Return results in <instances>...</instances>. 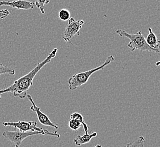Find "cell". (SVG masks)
Returning <instances> with one entry per match:
<instances>
[{
	"label": "cell",
	"mask_w": 160,
	"mask_h": 147,
	"mask_svg": "<svg viewBox=\"0 0 160 147\" xmlns=\"http://www.w3.org/2000/svg\"><path fill=\"white\" fill-rule=\"evenodd\" d=\"M58 51V48H54L46 59L39 63L30 72L19 78L18 79L16 80L9 87L0 90V93H12L14 97L25 98L27 96V91L33 84L34 78L46 64L49 63L52 59L55 57Z\"/></svg>",
	"instance_id": "1"
},
{
	"label": "cell",
	"mask_w": 160,
	"mask_h": 147,
	"mask_svg": "<svg viewBox=\"0 0 160 147\" xmlns=\"http://www.w3.org/2000/svg\"><path fill=\"white\" fill-rule=\"evenodd\" d=\"M68 21H69L66 26L62 37L65 43L69 42L72 44L71 41V39L75 35H80V30L85 22L83 20L76 21L74 18H70Z\"/></svg>",
	"instance_id": "6"
},
{
	"label": "cell",
	"mask_w": 160,
	"mask_h": 147,
	"mask_svg": "<svg viewBox=\"0 0 160 147\" xmlns=\"http://www.w3.org/2000/svg\"><path fill=\"white\" fill-rule=\"evenodd\" d=\"M2 125L5 127H12L15 129H18L19 131H39L42 132L44 135L52 136L56 138H59L60 136V134H58L57 132H51L47 130L38 127H37V123L35 121H30L25 122L19 121L17 122H3Z\"/></svg>",
	"instance_id": "4"
},
{
	"label": "cell",
	"mask_w": 160,
	"mask_h": 147,
	"mask_svg": "<svg viewBox=\"0 0 160 147\" xmlns=\"http://www.w3.org/2000/svg\"><path fill=\"white\" fill-rule=\"evenodd\" d=\"M49 3V0H36L35 2V5L40 10L42 14L45 13V5Z\"/></svg>",
	"instance_id": "12"
},
{
	"label": "cell",
	"mask_w": 160,
	"mask_h": 147,
	"mask_svg": "<svg viewBox=\"0 0 160 147\" xmlns=\"http://www.w3.org/2000/svg\"><path fill=\"white\" fill-rule=\"evenodd\" d=\"M116 32L120 36L125 37L129 39L130 41L128 44L127 46L131 52H134L135 50H139L140 52L146 51L154 52L153 49L151 48L147 44L144 36L142 34V31H139L135 34H129L123 30L117 29Z\"/></svg>",
	"instance_id": "3"
},
{
	"label": "cell",
	"mask_w": 160,
	"mask_h": 147,
	"mask_svg": "<svg viewBox=\"0 0 160 147\" xmlns=\"http://www.w3.org/2000/svg\"><path fill=\"white\" fill-rule=\"evenodd\" d=\"M35 2L26 0H16L13 1H0V6H9L12 8L19 10L33 9Z\"/></svg>",
	"instance_id": "8"
},
{
	"label": "cell",
	"mask_w": 160,
	"mask_h": 147,
	"mask_svg": "<svg viewBox=\"0 0 160 147\" xmlns=\"http://www.w3.org/2000/svg\"><path fill=\"white\" fill-rule=\"evenodd\" d=\"M160 64V62H158L157 63H156V64H157V66H158V64Z\"/></svg>",
	"instance_id": "19"
},
{
	"label": "cell",
	"mask_w": 160,
	"mask_h": 147,
	"mask_svg": "<svg viewBox=\"0 0 160 147\" xmlns=\"http://www.w3.org/2000/svg\"><path fill=\"white\" fill-rule=\"evenodd\" d=\"M144 143V138L142 136H140L137 140H136L135 141L127 143L124 147H143Z\"/></svg>",
	"instance_id": "11"
},
{
	"label": "cell",
	"mask_w": 160,
	"mask_h": 147,
	"mask_svg": "<svg viewBox=\"0 0 160 147\" xmlns=\"http://www.w3.org/2000/svg\"><path fill=\"white\" fill-rule=\"evenodd\" d=\"M71 17V13L69 11L65 9L60 10L59 12V18L62 21H68Z\"/></svg>",
	"instance_id": "13"
},
{
	"label": "cell",
	"mask_w": 160,
	"mask_h": 147,
	"mask_svg": "<svg viewBox=\"0 0 160 147\" xmlns=\"http://www.w3.org/2000/svg\"><path fill=\"white\" fill-rule=\"evenodd\" d=\"M16 130L14 129V131H6L2 134L3 137L12 143L15 147H20L22 141L28 137L34 135H44L42 132L39 131H16Z\"/></svg>",
	"instance_id": "5"
},
{
	"label": "cell",
	"mask_w": 160,
	"mask_h": 147,
	"mask_svg": "<svg viewBox=\"0 0 160 147\" xmlns=\"http://www.w3.org/2000/svg\"><path fill=\"white\" fill-rule=\"evenodd\" d=\"M10 12L8 9L0 10V19H3L9 16Z\"/></svg>",
	"instance_id": "17"
},
{
	"label": "cell",
	"mask_w": 160,
	"mask_h": 147,
	"mask_svg": "<svg viewBox=\"0 0 160 147\" xmlns=\"http://www.w3.org/2000/svg\"><path fill=\"white\" fill-rule=\"evenodd\" d=\"M94 147H102V145H100V144H98V145H97L94 146Z\"/></svg>",
	"instance_id": "18"
},
{
	"label": "cell",
	"mask_w": 160,
	"mask_h": 147,
	"mask_svg": "<svg viewBox=\"0 0 160 147\" xmlns=\"http://www.w3.org/2000/svg\"><path fill=\"white\" fill-rule=\"evenodd\" d=\"M68 126L72 130L77 131L81 126H82V123L78 120H71L69 122Z\"/></svg>",
	"instance_id": "14"
},
{
	"label": "cell",
	"mask_w": 160,
	"mask_h": 147,
	"mask_svg": "<svg viewBox=\"0 0 160 147\" xmlns=\"http://www.w3.org/2000/svg\"><path fill=\"white\" fill-rule=\"evenodd\" d=\"M97 136V132H93L91 134H84L82 136L77 135V136L74 138L73 141L76 145L81 146L83 144L89 143L92 138H95Z\"/></svg>",
	"instance_id": "10"
},
{
	"label": "cell",
	"mask_w": 160,
	"mask_h": 147,
	"mask_svg": "<svg viewBox=\"0 0 160 147\" xmlns=\"http://www.w3.org/2000/svg\"><path fill=\"white\" fill-rule=\"evenodd\" d=\"M16 74V71L4 66L3 64H0V75L3 74H9L10 75H14Z\"/></svg>",
	"instance_id": "15"
},
{
	"label": "cell",
	"mask_w": 160,
	"mask_h": 147,
	"mask_svg": "<svg viewBox=\"0 0 160 147\" xmlns=\"http://www.w3.org/2000/svg\"><path fill=\"white\" fill-rule=\"evenodd\" d=\"M114 60H115V58L113 57V55H108L106 58V59L105 60V62L98 67L90 69L89 70L86 71L83 73L74 74L68 80L69 89L71 91L75 90L77 89L78 87H80L81 86L85 84V83L88 82V81L90 77H91L92 74L95 73L97 71L104 69V68L106 66L111 64L112 62L114 61Z\"/></svg>",
	"instance_id": "2"
},
{
	"label": "cell",
	"mask_w": 160,
	"mask_h": 147,
	"mask_svg": "<svg viewBox=\"0 0 160 147\" xmlns=\"http://www.w3.org/2000/svg\"><path fill=\"white\" fill-rule=\"evenodd\" d=\"M0 99H1V93H0Z\"/></svg>",
	"instance_id": "20"
},
{
	"label": "cell",
	"mask_w": 160,
	"mask_h": 147,
	"mask_svg": "<svg viewBox=\"0 0 160 147\" xmlns=\"http://www.w3.org/2000/svg\"><path fill=\"white\" fill-rule=\"evenodd\" d=\"M149 34L145 41L149 46L153 49L154 52L159 53L160 52V41L157 39V36L152 31V28H149Z\"/></svg>",
	"instance_id": "9"
},
{
	"label": "cell",
	"mask_w": 160,
	"mask_h": 147,
	"mask_svg": "<svg viewBox=\"0 0 160 147\" xmlns=\"http://www.w3.org/2000/svg\"><path fill=\"white\" fill-rule=\"evenodd\" d=\"M26 96L28 97V100L30 101V102L32 104V105L30 107V110L36 113L39 122L44 126H50L54 129H59V126H58V124H55L52 122L46 114L43 113V112L41 111L40 107H38L36 105L31 95H27Z\"/></svg>",
	"instance_id": "7"
},
{
	"label": "cell",
	"mask_w": 160,
	"mask_h": 147,
	"mask_svg": "<svg viewBox=\"0 0 160 147\" xmlns=\"http://www.w3.org/2000/svg\"><path fill=\"white\" fill-rule=\"evenodd\" d=\"M70 118H71V120H76L79 121L82 123V126L86 124V123H85L84 122L82 115L80 113H73L70 116Z\"/></svg>",
	"instance_id": "16"
}]
</instances>
